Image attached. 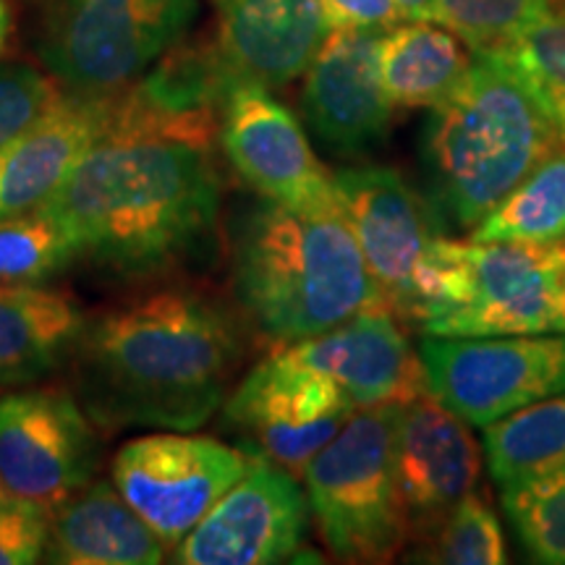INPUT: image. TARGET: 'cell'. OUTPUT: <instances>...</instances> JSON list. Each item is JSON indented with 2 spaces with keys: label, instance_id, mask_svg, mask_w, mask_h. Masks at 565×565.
Listing matches in <instances>:
<instances>
[{
  "label": "cell",
  "instance_id": "cell-1",
  "mask_svg": "<svg viewBox=\"0 0 565 565\" xmlns=\"http://www.w3.org/2000/svg\"><path fill=\"white\" fill-rule=\"evenodd\" d=\"M242 351V330L223 303L168 288L87 322L71 356L74 398L110 433H186L225 404Z\"/></svg>",
  "mask_w": 565,
  "mask_h": 565
},
{
  "label": "cell",
  "instance_id": "cell-2",
  "mask_svg": "<svg viewBox=\"0 0 565 565\" xmlns=\"http://www.w3.org/2000/svg\"><path fill=\"white\" fill-rule=\"evenodd\" d=\"M42 204L97 270L152 278L189 265L215 242L221 181L207 147L105 137Z\"/></svg>",
  "mask_w": 565,
  "mask_h": 565
},
{
  "label": "cell",
  "instance_id": "cell-3",
  "mask_svg": "<svg viewBox=\"0 0 565 565\" xmlns=\"http://www.w3.org/2000/svg\"><path fill=\"white\" fill-rule=\"evenodd\" d=\"M233 288L254 328L282 345L385 307L341 204L252 207L233 233Z\"/></svg>",
  "mask_w": 565,
  "mask_h": 565
},
{
  "label": "cell",
  "instance_id": "cell-4",
  "mask_svg": "<svg viewBox=\"0 0 565 565\" xmlns=\"http://www.w3.org/2000/svg\"><path fill=\"white\" fill-rule=\"evenodd\" d=\"M565 141V126L511 66L477 53L461 84L433 108L424 162L437 202L475 228Z\"/></svg>",
  "mask_w": 565,
  "mask_h": 565
},
{
  "label": "cell",
  "instance_id": "cell-5",
  "mask_svg": "<svg viewBox=\"0 0 565 565\" xmlns=\"http://www.w3.org/2000/svg\"><path fill=\"white\" fill-rule=\"evenodd\" d=\"M416 322L427 335L565 333V244L437 238Z\"/></svg>",
  "mask_w": 565,
  "mask_h": 565
},
{
  "label": "cell",
  "instance_id": "cell-6",
  "mask_svg": "<svg viewBox=\"0 0 565 565\" xmlns=\"http://www.w3.org/2000/svg\"><path fill=\"white\" fill-rule=\"evenodd\" d=\"M401 404L356 408L303 469L324 545L345 563H387L412 540L395 461Z\"/></svg>",
  "mask_w": 565,
  "mask_h": 565
},
{
  "label": "cell",
  "instance_id": "cell-7",
  "mask_svg": "<svg viewBox=\"0 0 565 565\" xmlns=\"http://www.w3.org/2000/svg\"><path fill=\"white\" fill-rule=\"evenodd\" d=\"M196 0H58L40 53L82 95H108L171 51L196 19Z\"/></svg>",
  "mask_w": 565,
  "mask_h": 565
},
{
  "label": "cell",
  "instance_id": "cell-8",
  "mask_svg": "<svg viewBox=\"0 0 565 565\" xmlns=\"http://www.w3.org/2000/svg\"><path fill=\"white\" fill-rule=\"evenodd\" d=\"M427 391L466 424L492 422L565 391V333L422 341Z\"/></svg>",
  "mask_w": 565,
  "mask_h": 565
},
{
  "label": "cell",
  "instance_id": "cell-9",
  "mask_svg": "<svg viewBox=\"0 0 565 565\" xmlns=\"http://www.w3.org/2000/svg\"><path fill=\"white\" fill-rule=\"evenodd\" d=\"M356 412L328 374L278 349L242 380L223 404V424L242 435L246 450L288 475L303 469Z\"/></svg>",
  "mask_w": 565,
  "mask_h": 565
},
{
  "label": "cell",
  "instance_id": "cell-10",
  "mask_svg": "<svg viewBox=\"0 0 565 565\" xmlns=\"http://www.w3.org/2000/svg\"><path fill=\"white\" fill-rule=\"evenodd\" d=\"M252 466V454L200 435H150L126 443L113 461V484L175 547Z\"/></svg>",
  "mask_w": 565,
  "mask_h": 565
},
{
  "label": "cell",
  "instance_id": "cell-11",
  "mask_svg": "<svg viewBox=\"0 0 565 565\" xmlns=\"http://www.w3.org/2000/svg\"><path fill=\"white\" fill-rule=\"evenodd\" d=\"M335 196L385 307L416 322L422 278L440 238V217L404 175L385 166L333 173Z\"/></svg>",
  "mask_w": 565,
  "mask_h": 565
},
{
  "label": "cell",
  "instance_id": "cell-12",
  "mask_svg": "<svg viewBox=\"0 0 565 565\" xmlns=\"http://www.w3.org/2000/svg\"><path fill=\"white\" fill-rule=\"evenodd\" d=\"M217 137L236 173L263 200L296 210L338 207L333 173L315 158L294 113L263 84L231 82Z\"/></svg>",
  "mask_w": 565,
  "mask_h": 565
},
{
  "label": "cell",
  "instance_id": "cell-13",
  "mask_svg": "<svg viewBox=\"0 0 565 565\" xmlns=\"http://www.w3.org/2000/svg\"><path fill=\"white\" fill-rule=\"evenodd\" d=\"M309 524L294 475L252 454L249 471L175 545L181 565H267L288 561Z\"/></svg>",
  "mask_w": 565,
  "mask_h": 565
},
{
  "label": "cell",
  "instance_id": "cell-14",
  "mask_svg": "<svg viewBox=\"0 0 565 565\" xmlns=\"http://www.w3.org/2000/svg\"><path fill=\"white\" fill-rule=\"evenodd\" d=\"M97 469V437L79 401L63 391L0 398V482L55 508Z\"/></svg>",
  "mask_w": 565,
  "mask_h": 565
},
{
  "label": "cell",
  "instance_id": "cell-15",
  "mask_svg": "<svg viewBox=\"0 0 565 565\" xmlns=\"http://www.w3.org/2000/svg\"><path fill=\"white\" fill-rule=\"evenodd\" d=\"M395 461L412 540L427 542L482 475V456L461 416L433 393L401 404Z\"/></svg>",
  "mask_w": 565,
  "mask_h": 565
},
{
  "label": "cell",
  "instance_id": "cell-16",
  "mask_svg": "<svg viewBox=\"0 0 565 565\" xmlns=\"http://www.w3.org/2000/svg\"><path fill=\"white\" fill-rule=\"evenodd\" d=\"M380 30H330L303 71V116L330 150L356 154L385 139L395 105L380 79Z\"/></svg>",
  "mask_w": 565,
  "mask_h": 565
},
{
  "label": "cell",
  "instance_id": "cell-17",
  "mask_svg": "<svg viewBox=\"0 0 565 565\" xmlns=\"http://www.w3.org/2000/svg\"><path fill=\"white\" fill-rule=\"evenodd\" d=\"M288 349L299 362L328 374L356 408L408 404L429 393L422 356L385 307L364 309L328 333Z\"/></svg>",
  "mask_w": 565,
  "mask_h": 565
},
{
  "label": "cell",
  "instance_id": "cell-18",
  "mask_svg": "<svg viewBox=\"0 0 565 565\" xmlns=\"http://www.w3.org/2000/svg\"><path fill=\"white\" fill-rule=\"evenodd\" d=\"M113 95L58 97L0 147V217L40 207L110 129Z\"/></svg>",
  "mask_w": 565,
  "mask_h": 565
},
{
  "label": "cell",
  "instance_id": "cell-19",
  "mask_svg": "<svg viewBox=\"0 0 565 565\" xmlns=\"http://www.w3.org/2000/svg\"><path fill=\"white\" fill-rule=\"evenodd\" d=\"M217 53L233 79L280 87L299 79L328 38L322 0H212Z\"/></svg>",
  "mask_w": 565,
  "mask_h": 565
},
{
  "label": "cell",
  "instance_id": "cell-20",
  "mask_svg": "<svg viewBox=\"0 0 565 565\" xmlns=\"http://www.w3.org/2000/svg\"><path fill=\"white\" fill-rule=\"evenodd\" d=\"M166 545L110 484L97 482L53 508L42 561L61 565H154Z\"/></svg>",
  "mask_w": 565,
  "mask_h": 565
},
{
  "label": "cell",
  "instance_id": "cell-21",
  "mask_svg": "<svg viewBox=\"0 0 565 565\" xmlns=\"http://www.w3.org/2000/svg\"><path fill=\"white\" fill-rule=\"evenodd\" d=\"M87 317L42 286L0 288V385H26L71 362Z\"/></svg>",
  "mask_w": 565,
  "mask_h": 565
},
{
  "label": "cell",
  "instance_id": "cell-22",
  "mask_svg": "<svg viewBox=\"0 0 565 565\" xmlns=\"http://www.w3.org/2000/svg\"><path fill=\"white\" fill-rule=\"evenodd\" d=\"M471 63L466 42L440 21H401L380 34V79L395 108H435Z\"/></svg>",
  "mask_w": 565,
  "mask_h": 565
},
{
  "label": "cell",
  "instance_id": "cell-23",
  "mask_svg": "<svg viewBox=\"0 0 565 565\" xmlns=\"http://www.w3.org/2000/svg\"><path fill=\"white\" fill-rule=\"evenodd\" d=\"M484 454L503 492L565 471V391L484 427Z\"/></svg>",
  "mask_w": 565,
  "mask_h": 565
},
{
  "label": "cell",
  "instance_id": "cell-24",
  "mask_svg": "<svg viewBox=\"0 0 565 565\" xmlns=\"http://www.w3.org/2000/svg\"><path fill=\"white\" fill-rule=\"evenodd\" d=\"M471 242L565 244V141L500 204L487 212Z\"/></svg>",
  "mask_w": 565,
  "mask_h": 565
},
{
  "label": "cell",
  "instance_id": "cell-25",
  "mask_svg": "<svg viewBox=\"0 0 565 565\" xmlns=\"http://www.w3.org/2000/svg\"><path fill=\"white\" fill-rule=\"evenodd\" d=\"M79 257L61 217L45 204L0 217V288L42 286Z\"/></svg>",
  "mask_w": 565,
  "mask_h": 565
},
{
  "label": "cell",
  "instance_id": "cell-26",
  "mask_svg": "<svg viewBox=\"0 0 565 565\" xmlns=\"http://www.w3.org/2000/svg\"><path fill=\"white\" fill-rule=\"evenodd\" d=\"M487 55L511 66L565 126V0H557L508 45Z\"/></svg>",
  "mask_w": 565,
  "mask_h": 565
},
{
  "label": "cell",
  "instance_id": "cell-27",
  "mask_svg": "<svg viewBox=\"0 0 565 565\" xmlns=\"http://www.w3.org/2000/svg\"><path fill=\"white\" fill-rule=\"evenodd\" d=\"M503 505L534 561L565 565V471L505 490Z\"/></svg>",
  "mask_w": 565,
  "mask_h": 565
},
{
  "label": "cell",
  "instance_id": "cell-28",
  "mask_svg": "<svg viewBox=\"0 0 565 565\" xmlns=\"http://www.w3.org/2000/svg\"><path fill=\"white\" fill-rule=\"evenodd\" d=\"M557 0H437V21L471 53H494Z\"/></svg>",
  "mask_w": 565,
  "mask_h": 565
},
{
  "label": "cell",
  "instance_id": "cell-29",
  "mask_svg": "<svg viewBox=\"0 0 565 565\" xmlns=\"http://www.w3.org/2000/svg\"><path fill=\"white\" fill-rule=\"evenodd\" d=\"M429 561L443 565H500L505 563V542L492 508L466 494L454 511L445 515L440 529L427 540Z\"/></svg>",
  "mask_w": 565,
  "mask_h": 565
},
{
  "label": "cell",
  "instance_id": "cell-30",
  "mask_svg": "<svg viewBox=\"0 0 565 565\" xmlns=\"http://www.w3.org/2000/svg\"><path fill=\"white\" fill-rule=\"evenodd\" d=\"M53 508L21 498L0 482V565H30L42 561Z\"/></svg>",
  "mask_w": 565,
  "mask_h": 565
},
{
  "label": "cell",
  "instance_id": "cell-31",
  "mask_svg": "<svg viewBox=\"0 0 565 565\" xmlns=\"http://www.w3.org/2000/svg\"><path fill=\"white\" fill-rule=\"evenodd\" d=\"M53 82L30 66H0V147L58 100Z\"/></svg>",
  "mask_w": 565,
  "mask_h": 565
},
{
  "label": "cell",
  "instance_id": "cell-32",
  "mask_svg": "<svg viewBox=\"0 0 565 565\" xmlns=\"http://www.w3.org/2000/svg\"><path fill=\"white\" fill-rule=\"evenodd\" d=\"M322 6L330 30L385 32L406 21L395 0H322Z\"/></svg>",
  "mask_w": 565,
  "mask_h": 565
},
{
  "label": "cell",
  "instance_id": "cell-33",
  "mask_svg": "<svg viewBox=\"0 0 565 565\" xmlns=\"http://www.w3.org/2000/svg\"><path fill=\"white\" fill-rule=\"evenodd\" d=\"M406 21H437V0H395Z\"/></svg>",
  "mask_w": 565,
  "mask_h": 565
},
{
  "label": "cell",
  "instance_id": "cell-34",
  "mask_svg": "<svg viewBox=\"0 0 565 565\" xmlns=\"http://www.w3.org/2000/svg\"><path fill=\"white\" fill-rule=\"evenodd\" d=\"M9 3L6 0H0V47H3L6 38H9Z\"/></svg>",
  "mask_w": 565,
  "mask_h": 565
}]
</instances>
